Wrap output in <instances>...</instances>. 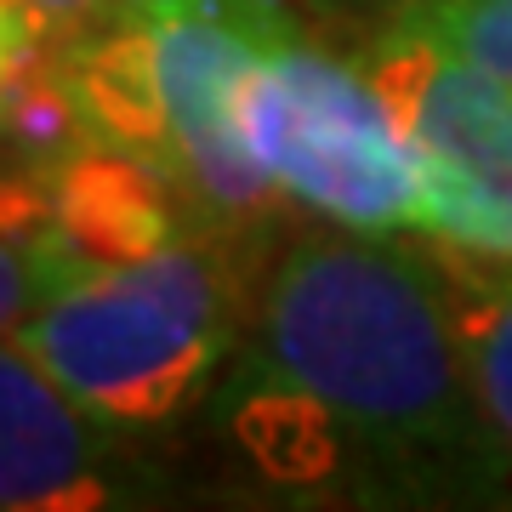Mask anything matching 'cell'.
<instances>
[{
    "instance_id": "obj_12",
    "label": "cell",
    "mask_w": 512,
    "mask_h": 512,
    "mask_svg": "<svg viewBox=\"0 0 512 512\" xmlns=\"http://www.w3.org/2000/svg\"><path fill=\"white\" fill-rule=\"evenodd\" d=\"M29 52H40L35 35H29V23H23L18 12L0 0V97H6V80L18 74V63H23Z\"/></svg>"
},
{
    "instance_id": "obj_11",
    "label": "cell",
    "mask_w": 512,
    "mask_h": 512,
    "mask_svg": "<svg viewBox=\"0 0 512 512\" xmlns=\"http://www.w3.org/2000/svg\"><path fill=\"white\" fill-rule=\"evenodd\" d=\"M6 6L29 23L40 52H69L86 35H97L103 23L120 18L131 0H6Z\"/></svg>"
},
{
    "instance_id": "obj_3",
    "label": "cell",
    "mask_w": 512,
    "mask_h": 512,
    "mask_svg": "<svg viewBox=\"0 0 512 512\" xmlns=\"http://www.w3.org/2000/svg\"><path fill=\"white\" fill-rule=\"evenodd\" d=\"M251 274V251L183 228L131 262H80L18 325V342L109 427H160L239 353Z\"/></svg>"
},
{
    "instance_id": "obj_8",
    "label": "cell",
    "mask_w": 512,
    "mask_h": 512,
    "mask_svg": "<svg viewBox=\"0 0 512 512\" xmlns=\"http://www.w3.org/2000/svg\"><path fill=\"white\" fill-rule=\"evenodd\" d=\"M69 274L74 256L52 217L46 171L0 160V336H12Z\"/></svg>"
},
{
    "instance_id": "obj_7",
    "label": "cell",
    "mask_w": 512,
    "mask_h": 512,
    "mask_svg": "<svg viewBox=\"0 0 512 512\" xmlns=\"http://www.w3.org/2000/svg\"><path fill=\"white\" fill-rule=\"evenodd\" d=\"M46 194H52V217L69 239L74 268L80 262H131V256L160 251L183 228H194L160 171H148L143 160L103 143H86L80 154L57 160L46 171Z\"/></svg>"
},
{
    "instance_id": "obj_4",
    "label": "cell",
    "mask_w": 512,
    "mask_h": 512,
    "mask_svg": "<svg viewBox=\"0 0 512 512\" xmlns=\"http://www.w3.org/2000/svg\"><path fill=\"white\" fill-rule=\"evenodd\" d=\"M234 120L285 205L348 234H416L421 171L365 57L325 52L291 29L245 69Z\"/></svg>"
},
{
    "instance_id": "obj_13",
    "label": "cell",
    "mask_w": 512,
    "mask_h": 512,
    "mask_svg": "<svg viewBox=\"0 0 512 512\" xmlns=\"http://www.w3.org/2000/svg\"><path fill=\"white\" fill-rule=\"evenodd\" d=\"M319 6H325V12H342V18H359V23L376 18V29H382V23L404 18L410 6H427V0H319Z\"/></svg>"
},
{
    "instance_id": "obj_1",
    "label": "cell",
    "mask_w": 512,
    "mask_h": 512,
    "mask_svg": "<svg viewBox=\"0 0 512 512\" xmlns=\"http://www.w3.org/2000/svg\"><path fill=\"white\" fill-rule=\"evenodd\" d=\"M234 387H291L348 444V473L404 495L512 478L461 359L439 251L393 234H308L268 262Z\"/></svg>"
},
{
    "instance_id": "obj_9",
    "label": "cell",
    "mask_w": 512,
    "mask_h": 512,
    "mask_svg": "<svg viewBox=\"0 0 512 512\" xmlns=\"http://www.w3.org/2000/svg\"><path fill=\"white\" fill-rule=\"evenodd\" d=\"M439 262L450 279V313H456L473 393L490 416L495 439L512 456V268L507 262H473L456 251H439Z\"/></svg>"
},
{
    "instance_id": "obj_2",
    "label": "cell",
    "mask_w": 512,
    "mask_h": 512,
    "mask_svg": "<svg viewBox=\"0 0 512 512\" xmlns=\"http://www.w3.org/2000/svg\"><path fill=\"white\" fill-rule=\"evenodd\" d=\"M291 29L285 0H131L63 52V69L92 143L160 171L200 234L262 256L285 194L239 137L234 92Z\"/></svg>"
},
{
    "instance_id": "obj_10",
    "label": "cell",
    "mask_w": 512,
    "mask_h": 512,
    "mask_svg": "<svg viewBox=\"0 0 512 512\" xmlns=\"http://www.w3.org/2000/svg\"><path fill=\"white\" fill-rule=\"evenodd\" d=\"M393 23H416L421 35L512 86V0H427Z\"/></svg>"
},
{
    "instance_id": "obj_5",
    "label": "cell",
    "mask_w": 512,
    "mask_h": 512,
    "mask_svg": "<svg viewBox=\"0 0 512 512\" xmlns=\"http://www.w3.org/2000/svg\"><path fill=\"white\" fill-rule=\"evenodd\" d=\"M359 57L416 154V234L439 251L512 268V86L416 23H382Z\"/></svg>"
},
{
    "instance_id": "obj_6",
    "label": "cell",
    "mask_w": 512,
    "mask_h": 512,
    "mask_svg": "<svg viewBox=\"0 0 512 512\" xmlns=\"http://www.w3.org/2000/svg\"><path fill=\"white\" fill-rule=\"evenodd\" d=\"M114 433L12 336H0V512L114 507Z\"/></svg>"
}]
</instances>
